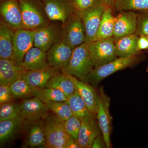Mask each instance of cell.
Instances as JSON below:
<instances>
[{
	"label": "cell",
	"mask_w": 148,
	"mask_h": 148,
	"mask_svg": "<svg viewBox=\"0 0 148 148\" xmlns=\"http://www.w3.org/2000/svg\"><path fill=\"white\" fill-rule=\"evenodd\" d=\"M65 121L55 114L45 116L43 121L46 137L45 147L67 148L72 137L66 131Z\"/></svg>",
	"instance_id": "6da1fadb"
},
{
	"label": "cell",
	"mask_w": 148,
	"mask_h": 148,
	"mask_svg": "<svg viewBox=\"0 0 148 148\" xmlns=\"http://www.w3.org/2000/svg\"><path fill=\"white\" fill-rule=\"evenodd\" d=\"M23 29L35 31L51 21L46 14L41 0H18Z\"/></svg>",
	"instance_id": "7a4b0ae2"
},
{
	"label": "cell",
	"mask_w": 148,
	"mask_h": 148,
	"mask_svg": "<svg viewBox=\"0 0 148 148\" xmlns=\"http://www.w3.org/2000/svg\"><path fill=\"white\" fill-rule=\"evenodd\" d=\"M93 69L88 44L84 42L74 48L69 66L64 73L84 82Z\"/></svg>",
	"instance_id": "3957f363"
},
{
	"label": "cell",
	"mask_w": 148,
	"mask_h": 148,
	"mask_svg": "<svg viewBox=\"0 0 148 148\" xmlns=\"http://www.w3.org/2000/svg\"><path fill=\"white\" fill-rule=\"evenodd\" d=\"M138 60L137 55L126 57H117L110 63L94 68L83 82L95 86L112 74L130 67Z\"/></svg>",
	"instance_id": "277c9868"
},
{
	"label": "cell",
	"mask_w": 148,
	"mask_h": 148,
	"mask_svg": "<svg viewBox=\"0 0 148 148\" xmlns=\"http://www.w3.org/2000/svg\"><path fill=\"white\" fill-rule=\"evenodd\" d=\"M88 49L94 69L108 64L118 57L113 37L92 42L88 44Z\"/></svg>",
	"instance_id": "5b68a950"
},
{
	"label": "cell",
	"mask_w": 148,
	"mask_h": 148,
	"mask_svg": "<svg viewBox=\"0 0 148 148\" xmlns=\"http://www.w3.org/2000/svg\"><path fill=\"white\" fill-rule=\"evenodd\" d=\"M107 8L103 3L96 2L93 5L77 12L84 27L86 38L85 42L89 44L94 41L102 18L103 12Z\"/></svg>",
	"instance_id": "8992f818"
},
{
	"label": "cell",
	"mask_w": 148,
	"mask_h": 148,
	"mask_svg": "<svg viewBox=\"0 0 148 148\" xmlns=\"http://www.w3.org/2000/svg\"><path fill=\"white\" fill-rule=\"evenodd\" d=\"M61 40L74 49L85 42V31L77 12L71 14L62 25Z\"/></svg>",
	"instance_id": "52a82bcc"
},
{
	"label": "cell",
	"mask_w": 148,
	"mask_h": 148,
	"mask_svg": "<svg viewBox=\"0 0 148 148\" xmlns=\"http://www.w3.org/2000/svg\"><path fill=\"white\" fill-rule=\"evenodd\" d=\"M110 98L106 94L102 87L98 91V109L96 114L97 121L101 130L107 148L111 147L112 121L110 112Z\"/></svg>",
	"instance_id": "ba28073f"
},
{
	"label": "cell",
	"mask_w": 148,
	"mask_h": 148,
	"mask_svg": "<svg viewBox=\"0 0 148 148\" xmlns=\"http://www.w3.org/2000/svg\"><path fill=\"white\" fill-rule=\"evenodd\" d=\"M62 24L51 21L41 28L34 31V46L47 51L61 39Z\"/></svg>",
	"instance_id": "9c48e42d"
},
{
	"label": "cell",
	"mask_w": 148,
	"mask_h": 148,
	"mask_svg": "<svg viewBox=\"0 0 148 148\" xmlns=\"http://www.w3.org/2000/svg\"><path fill=\"white\" fill-rule=\"evenodd\" d=\"M48 18L64 25L67 18L76 11L70 0H41Z\"/></svg>",
	"instance_id": "30bf717a"
},
{
	"label": "cell",
	"mask_w": 148,
	"mask_h": 148,
	"mask_svg": "<svg viewBox=\"0 0 148 148\" xmlns=\"http://www.w3.org/2000/svg\"><path fill=\"white\" fill-rule=\"evenodd\" d=\"M34 31L26 29L14 31L13 55L11 61L16 65H21L27 52L34 46Z\"/></svg>",
	"instance_id": "8fae6325"
},
{
	"label": "cell",
	"mask_w": 148,
	"mask_h": 148,
	"mask_svg": "<svg viewBox=\"0 0 148 148\" xmlns=\"http://www.w3.org/2000/svg\"><path fill=\"white\" fill-rule=\"evenodd\" d=\"M73 49L60 40L47 51L49 65L64 73L69 66Z\"/></svg>",
	"instance_id": "7c38bea8"
},
{
	"label": "cell",
	"mask_w": 148,
	"mask_h": 148,
	"mask_svg": "<svg viewBox=\"0 0 148 148\" xmlns=\"http://www.w3.org/2000/svg\"><path fill=\"white\" fill-rule=\"evenodd\" d=\"M0 15L1 21L14 31L24 29L18 0H1Z\"/></svg>",
	"instance_id": "4fadbf2b"
},
{
	"label": "cell",
	"mask_w": 148,
	"mask_h": 148,
	"mask_svg": "<svg viewBox=\"0 0 148 148\" xmlns=\"http://www.w3.org/2000/svg\"><path fill=\"white\" fill-rule=\"evenodd\" d=\"M138 14L132 11L120 12L115 16L113 38L114 39L135 34Z\"/></svg>",
	"instance_id": "5bb4252c"
},
{
	"label": "cell",
	"mask_w": 148,
	"mask_h": 148,
	"mask_svg": "<svg viewBox=\"0 0 148 148\" xmlns=\"http://www.w3.org/2000/svg\"><path fill=\"white\" fill-rule=\"evenodd\" d=\"M95 116L93 115L81 120V126L77 139L81 148H91L95 138L102 134Z\"/></svg>",
	"instance_id": "9a60e30c"
},
{
	"label": "cell",
	"mask_w": 148,
	"mask_h": 148,
	"mask_svg": "<svg viewBox=\"0 0 148 148\" xmlns=\"http://www.w3.org/2000/svg\"><path fill=\"white\" fill-rule=\"evenodd\" d=\"M20 108L21 116L31 122L40 120L49 111L45 103L35 97L23 101Z\"/></svg>",
	"instance_id": "2e32d148"
},
{
	"label": "cell",
	"mask_w": 148,
	"mask_h": 148,
	"mask_svg": "<svg viewBox=\"0 0 148 148\" xmlns=\"http://www.w3.org/2000/svg\"><path fill=\"white\" fill-rule=\"evenodd\" d=\"M27 70L10 60L0 59V85H10L23 78Z\"/></svg>",
	"instance_id": "e0dca14e"
},
{
	"label": "cell",
	"mask_w": 148,
	"mask_h": 148,
	"mask_svg": "<svg viewBox=\"0 0 148 148\" xmlns=\"http://www.w3.org/2000/svg\"><path fill=\"white\" fill-rule=\"evenodd\" d=\"M60 71L50 66L34 71H27L22 78L35 88L45 87L53 77L61 73Z\"/></svg>",
	"instance_id": "ac0fdd59"
},
{
	"label": "cell",
	"mask_w": 148,
	"mask_h": 148,
	"mask_svg": "<svg viewBox=\"0 0 148 148\" xmlns=\"http://www.w3.org/2000/svg\"><path fill=\"white\" fill-rule=\"evenodd\" d=\"M76 88L90 112L96 115L98 109V92L93 86L78 79L71 75Z\"/></svg>",
	"instance_id": "d6986e66"
},
{
	"label": "cell",
	"mask_w": 148,
	"mask_h": 148,
	"mask_svg": "<svg viewBox=\"0 0 148 148\" xmlns=\"http://www.w3.org/2000/svg\"><path fill=\"white\" fill-rule=\"evenodd\" d=\"M21 65L27 71H34L47 67L49 66L46 51L33 47L26 53Z\"/></svg>",
	"instance_id": "ffe728a7"
},
{
	"label": "cell",
	"mask_w": 148,
	"mask_h": 148,
	"mask_svg": "<svg viewBox=\"0 0 148 148\" xmlns=\"http://www.w3.org/2000/svg\"><path fill=\"white\" fill-rule=\"evenodd\" d=\"M14 31L3 21H0V59L11 61Z\"/></svg>",
	"instance_id": "44dd1931"
},
{
	"label": "cell",
	"mask_w": 148,
	"mask_h": 148,
	"mask_svg": "<svg viewBox=\"0 0 148 148\" xmlns=\"http://www.w3.org/2000/svg\"><path fill=\"white\" fill-rule=\"evenodd\" d=\"M139 36L133 34L114 39L116 52L118 57H126L137 55V43Z\"/></svg>",
	"instance_id": "7402d4cb"
},
{
	"label": "cell",
	"mask_w": 148,
	"mask_h": 148,
	"mask_svg": "<svg viewBox=\"0 0 148 148\" xmlns=\"http://www.w3.org/2000/svg\"><path fill=\"white\" fill-rule=\"evenodd\" d=\"M24 118L21 116L0 121V143L3 145L11 141L18 133L23 125Z\"/></svg>",
	"instance_id": "603a6c76"
},
{
	"label": "cell",
	"mask_w": 148,
	"mask_h": 148,
	"mask_svg": "<svg viewBox=\"0 0 148 148\" xmlns=\"http://www.w3.org/2000/svg\"><path fill=\"white\" fill-rule=\"evenodd\" d=\"M45 87L52 88L61 90L67 97L75 92L76 86L71 75L61 73L51 78Z\"/></svg>",
	"instance_id": "cb8c5ba5"
},
{
	"label": "cell",
	"mask_w": 148,
	"mask_h": 148,
	"mask_svg": "<svg viewBox=\"0 0 148 148\" xmlns=\"http://www.w3.org/2000/svg\"><path fill=\"white\" fill-rule=\"evenodd\" d=\"M114 9L110 7L106 8L105 9L94 41L113 37L115 21V16L113 14Z\"/></svg>",
	"instance_id": "d4e9b609"
},
{
	"label": "cell",
	"mask_w": 148,
	"mask_h": 148,
	"mask_svg": "<svg viewBox=\"0 0 148 148\" xmlns=\"http://www.w3.org/2000/svg\"><path fill=\"white\" fill-rule=\"evenodd\" d=\"M33 122L27 134L26 144L31 147L45 146L46 137L43 121Z\"/></svg>",
	"instance_id": "484cf974"
},
{
	"label": "cell",
	"mask_w": 148,
	"mask_h": 148,
	"mask_svg": "<svg viewBox=\"0 0 148 148\" xmlns=\"http://www.w3.org/2000/svg\"><path fill=\"white\" fill-rule=\"evenodd\" d=\"M67 102L69 103L73 114L81 120L95 115L91 113L76 88L75 92L68 97Z\"/></svg>",
	"instance_id": "4316f807"
},
{
	"label": "cell",
	"mask_w": 148,
	"mask_h": 148,
	"mask_svg": "<svg viewBox=\"0 0 148 148\" xmlns=\"http://www.w3.org/2000/svg\"><path fill=\"white\" fill-rule=\"evenodd\" d=\"M34 97L38 98L42 102H64L68 99V97L61 90L52 88H36L34 92Z\"/></svg>",
	"instance_id": "83f0119b"
},
{
	"label": "cell",
	"mask_w": 148,
	"mask_h": 148,
	"mask_svg": "<svg viewBox=\"0 0 148 148\" xmlns=\"http://www.w3.org/2000/svg\"><path fill=\"white\" fill-rule=\"evenodd\" d=\"M10 86L14 99L34 97V92L36 89L32 87L23 78L16 81Z\"/></svg>",
	"instance_id": "f1b7e54d"
},
{
	"label": "cell",
	"mask_w": 148,
	"mask_h": 148,
	"mask_svg": "<svg viewBox=\"0 0 148 148\" xmlns=\"http://www.w3.org/2000/svg\"><path fill=\"white\" fill-rule=\"evenodd\" d=\"M114 9L119 12L148 10V0H116Z\"/></svg>",
	"instance_id": "f546056e"
},
{
	"label": "cell",
	"mask_w": 148,
	"mask_h": 148,
	"mask_svg": "<svg viewBox=\"0 0 148 148\" xmlns=\"http://www.w3.org/2000/svg\"><path fill=\"white\" fill-rule=\"evenodd\" d=\"M49 110L59 117L61 119L66 121L73 115L69 103L66 101L54 102L44 101Z\"/></svg>",
	"instance_id": "4dcf8cb0"
},
{
	"label": "cell",
	"mask_w": 148,
	"mask_h": 148,
	"mask_svg": "<svg viewBox=\"0 0 148 148\" xmlns=\"http://www.w3.org/2000/svg\"><path fill=\"white\" fill-rule=\"evenodd\" d=\"M20 116V104L10 102L1 105L0 121L12 119Z\"/></svg>",
	"instance_id": "1f68e13d"
},
{
	"label": "cell",
	"mask_w": 148,
	"mask_h": 148,
	"mask_svg": "<svg viewBox=\"0 0 148 148\" xmlns=\"http://www.w3.org/2000/svg\"><path fill=\"white\" fill-rule=\"evenodd\" d=\"M81 125V120L73 114L65 121V128L68 134L77 140Z\"/></svg>",
	"instance_id": "d6a6232c"
},
{
	"label": "cell",
	"mask_w": 148,
	"mask_h": 148,
	"mask_svg": "<svg viewBox=\"0 0 148 148\" xmlns=\"http://www.w3.org/2000/svg\"><path fill=\"white\" fill-rule=\"evenodd\" d=\"M136 34L138 36H148V10L138 14Z\"/></svg>",
	"instance_id": "836d02e7"
},
{
	"label": "cell",
	"mask_w": 148,
	"mask_h": 148,
	"mask_svg": "<svg viewBox=\"0 0 148 148\" xmlns=\"http://www.w3.org/2000/svg\"><path fill=\"white\" fill-rule=\"evenodd\" d=\"M13 95L9 85H0V104L11 102L13 99Z\"/></svg>",
	"instance_id": "e575fe53"
},
{
	"label": "cell",
	"mask_w": 148,
	"mask_h": 148,
	"mask_svg": "<svg viewBox=\"0 0 148 148\" xmlns=\"http://www.w3.org/2000/svg\"><path fill=\"white\" fill-rule=\"evenodd\" d=\"M77 12L85 10L93 5L96 0H70Z\"/></svg>",
	"instance_id": "d590c367"
},
{
	"label": "cell",
	"mask_w": 148,
	"mask_h": 148,
	"mask_svg": "<svg viewBox=\"0 0 148 148\" xmlns=\"http://www.w3.org/2000/svg\"><path fill=\"white\" fill-rule=\"evenodd\" d=\"M148 49V38L145 36H139L137 43V50L140 51Z\"/></svg>",
	"instance_id": "8d00e7d4"
},
{
	"label": "cell",
	"mask_w": 148,
	"mask_h": 148,
	"mask_svg": "<svg viewBox=\"0 0 148 148\" xmlns=\"http://www.w3.org/2000/svg\"><path fill=\"white\" fill-rule=\"evenodd\" d=\"M107 148L106 143L102 134L98 135L93 141L91 148Z\"/></svg>",
	"instance_id": "74e56055"
},
{
	"label": "cell",
	"mask_w": 148,
	"mask_h": 148,
	"mask_svg": "<svg viewBox=\"0 0 148 148\" xmlns=\"http://www.w3.org/2000/svg\"><path fill=\"white\" fill-rule=\"evenodd\" d=\"M98 2H100L107 7L111 8L114 9L116 0H96Z\"/></svg>",
	"instance_id": "f35d334b"
},
{
	"label": "cell",
	"mask_w": 148,
	"mask_h": 148,
	"mask_svg": "<svg viewBox=\"0 0 148 148\" xmlns=\"http://www.w3.org/2000/svg\"><path fill=\"white\" fill-rule=\"evenodd\" d=\"M67 148H80L77 141L71 138Z\"/></svg>",
	"instance_id": "ab89813d"
},
{
	"label": "cell",
	"mask_w": 148,
	"mask_h": 148,
	"mask_svg": "<svg viewBox=\"0 0 148 148\" xmlns=\"http://www.w3.org/2000/svg\"><path fill=\"white\" fill-rule=\"evenodd\" d=\"M147 72L148 73V68H147Z\"/></svg>",
	"instance_id": "60d3db41"
},
{
	"label": "cell",
	"mask_w": 148,
	"mask_h": 148,
	"mask_svg": "<svg viewBox=\"0 0 148 148\" xmlns=\"http://www.w3.org/2000/svg\"><path fill=\"white\" fill-rule=\"evenodd\" d=\"M147 37H148V36Z\"/></svg>",
	"instance_id": "b9f144b4"
}]
</instances>
